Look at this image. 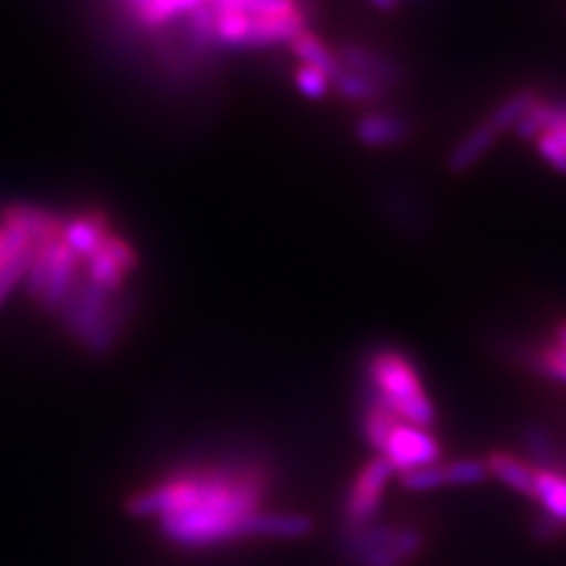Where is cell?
Returning a JSON list of instances; mask_svg holds the SVG:
<instances>
[{
	"mask_svg": "<svg viewBox=\"0 0 566 566\" xmlns=\"http://www.w3.org/2000/svg\"><path fill=\"white\" fill-rule=\"evenodd\" d=\"M274 482L260 455L232 453L187 463L128 499L133 517H154L158 534L182 551H206L241 538L293 541L312 534V520L264 507Z\"/></svg>",
	"mask_w": 566,
	"mask_h": 566,
	"instance_id": "cell-1",
	"label": "cell"
},
{
	"mask_svg": "<svg viewBox=\"0 0 566 566\" xmlns=\"http://www.w3.org/2000/svg\"><path fill=\"white\" fill-rule=\"evenodd\" d=\"M366 380L370 392L389 406L399 420L432 430L437 420L434 403L416 364L403 352L392 347L376 349L366 361Z\"/></svg>",
	"mask_w": 566,
	"mask_h": 566,
	"instance_id": "cell-2",
	"label": "cell"
},
{
	"mask_svg": "<svg viewBox=\"0 0 566 566\" xmlns=\"http://www.w3.org/2000/svg\"><path fill=\"white\" fill-rule=\"evenodd\" d=\"M422 547L420 528L387 522L340 528L338 538V551L347 566H409Z\"/></svg>",
	"mask_w": 566,
	"mask_h": 566,
	"instance_id": "cell-3",
	"label": "cell"
},
{
	"mask_svg": "<svg viewBox=\"0 0 566 566\" xmlns=\"http://www.w3.org/2000/svg\"><path fill=\"white\" fill-rule=\"evenodd\" d=\"M392 476H395V470L389 468V463L382 455L370 458L368 463H364L359 472L352 476V482L347 484V491L343 495L340 526L357 528V526L374 524Z\"/></svg>",
	"mask_w": 566,
	"mask_h": 566,
	"instance_id": "cell-4",
	"label": "cell"
},
{
	"mask_svg": "<svg viewBox=\"0 0 566 566\" xmlns=\"http://www.w3.org/2000/svg\"><path fill=\"white\" fill-rule=\"evenodd\" d=\"M395 474H409L422 468L437 465L441 458V447L432 430L418 428V424L399 420L392 432L387 434L380 453Z\"/></svg>",
	"mask_w": 566,
	"mask_h": 566,
	"instance_id": "cell-5",
	"label": "cell"
},
{
	"mask_svg": "<svg viewBox=\"0 0 566 566\" xmlns=\"http://www.w3.org/2000/svg\"><path fill=\"white\" fill-rule=\"evenodd\" d=\"M116 295L118 293L104 291L87 276H81L78 286L74 289V293L69 295V300L57 312L64 331L78 345H83L87 338H91V333L97 328L104 314L112 310V305L116 303Z\"/></svg>",
	"mask_w": 566,
	"mask_h": 566,
	"instance_id": "cell-6",
	"label": "cell"
},
{
	"mask_svg": "<svg viewBox=\"0 0 566 566\" xmlns=\"http://www.w3.org/2000/svg\"><path fill=\"white\" fill-rule=\"evenodd\" d=\"M489 480L484 460H453V463H437L399 476V484L406 491L428 493L449 486H476Z\"/></svg>",
	"mask_w": 566,
	"mask_h": 566,
	"instance_id": "cell-7",
	"label": "cell"
},
{
	"mask_svg": "<svg viewBox=\"0 0 566 566\" xmlns=\"http://www.w3.org/2000/svg\"><path fill=\"white\" fill-rule=\"evenodd\" d=\"M503 137V133L499 130L495 123L484 116L480 123H474V126L460 137L453 149L447 156V170L451 175H465L470 172L474 166H480L484 158L493 151V147L499 145Z\"/></svg>",
	"mask_w": 566,
	"mask_h": 566,
	"instance_id": "cell-8",
	"label": "cell"
},
{
	"mask_svg": "<svg viewBox=\"0 0 566 566\" xmlns=\"http://www.w3.org/2000/svg\"><path fill=\"white\" fill-rule=\"evenodd\" d=\"M3 251H0V305L6 303L10 293L27 279L31 260L35 255V243L22 232V229L3 224Z\"/></svg>",
	"mask_w": 566,
	"mask_h": 566,
	"instance_id": "cell-9",
	"label": "cell"
},
{
	"mask_svg": "<svg viewBox=\"0 0 566 566\" xmlns=\"http://www.w3.org/2000/svg\"><path fill=\"white\" fill-rule=\"evenodd\" d=\"M335 60H338L343 69L357 71V74L374 78L385 87H392L403 78V71L397 66V62L380 55L374 48H366L359 43H343L338 52H335Z\"/></svg>",
	"mask_w": 566,
	"mask_h": 566,
	"instance_id": "cell-10",
	"label": "cell"
},
{
	"mask_svg": "<svg viewBox=\"0 0 566 566\" xmlns=\"http://www.w3.org/2000/svg\"><path fill=\"white\" fill-rule=\"evenodd\" d=\"M357 139L368 149H392L411 137V123L397 114H366L354 126Z\"/></svg>",
	"mask_w": 566,
	"mask_h": 566,
	"instance_id": "cell-11",
	"label": "cell"
},
{
	"mask_svg": "<svg viewBox=\"0 0 566 566\" xmlns=\"http://www.w3.org/2000/svg\"><path fill=\"white\" fill-rule=\"evenodd\" d=\"M300 31H305V12L281 17H251L241 48H268L276 43H291Z\"/></svg>",
	"mask_w": 566,
	"mask_h": 566,
	"instance_id": "cell-12",
	"label": "cell"
},
{
	"mask_svg": "<svg viewBox=\"0 0 566 566\" xmlns=\"http://www.w3.org/2000/svg\"><path fill=\"white\" fill-rule=\"evenodd\" d=\"M106 234H109V222H106L102 212H87V216L64 222L62 243L81 260H85L97 251Z\"/></svg>",
	"mask_w": 566,
	"mask_h": 566,
	"instance_id": "cell-13",
	"label": "cell"
},
{
	"mask_svg": "<svg viewBox=\"0 0 566 566\" xmlns=\"http://www.w3.org/2000/svg\"><path fill=\"white\" fill-rule=\"evenodd\" d=\"M484 463H486L489 476H495V480L503 482L507 489L534 499V468H531L526 460L517 458L515 453H507L503 449H495L486 455Z\"/></svg>",
	"mask_w": 566,
	"mask_h": 566,
	"instance_id": "cell-14",
	"label": "cell"
},
{
	"mask_svg": "<svg viewBox=\"0 0 566 566\" xmlns=\"http://www.w3.org/2000/svg\"><path fill=\"white\" fill-rule=\"evenodd\" d=\"M3 224L22 229V232L33 241V243H43V241H57L62 239V229L64 220L52 216L48 210L41 208H27V206H14L3 216Z\"/></svg>",
	"mask_w": 566,
	"mask_h": 566,
	"instance_id": "cell-15",
	"label": "cell"
},
{
	"mask_svg": "<svg viewBox=\"0 0 566 566\" xmlns=\"http://www.w3.org/2000/svg\"><path fill=\"white\" fill-rule=\"evenodd\" d=\"M553 126H566V99H545L538 95L512 133L524 142H534L543 130Z\"/></svg>",
	"mask_w": 566,
	"mask_h": 566,
	"instance_id": "cell-16",
	"label": "cell"
},
{
	"mask_svg": "<svg viewBox=\"0 0 566 566\" xmlns=\"http://www.w3.org/2000/svg\"><path fill=\"white\" fill-rule=\"evenodd\" d=\"M534 499L545 515L566 524V474L557 468H534Z\"/></svg>",
	"mask_w": 566,
	"mask_h": 566,
	"instance_id": "cell-17",
	"label": "cell"
},
{
	"mask_svg": "<svg viewBox=\"0 0 566 566\" xmlns=\"http://www.w3.org/2000/svg\"><path fill=\"white\" fill-rule=\"evenodd\" d=\"M534 370L541 376L559 380L566 385V318H559L553 328V343L538 347L528 357Z\"/></svg>",
	"mask_w": 566,
	"mask_h": 566,
	"instance_id": "cell-18",
	"label": "cell"
},
{
	"mask_svg": "<svg viewBox=\"0 0 566 566\" xmlns=\"http://www.w3.org/2000/svg\"><path fill=\"white\" fill-rule=\"evenodd\" d=\"M289 45H291L293 55H295L300 62H305V66L318 69V71H322V74H326L331 81L340 74L343 66L338 64V60H335V52H331V50H328L322 41H318L314 33H310L307 29L300 31Z\"/></svg>",
	"mask_w": 566,
	"mask_h": 566,
	"instance_id": "cell-19",
	"label": "cell"
},
{
	"mask_svg": "<svg viewBox=\"0 0 566 566\" xmlns=\"http://www.w3.org/2000/svg\"><path fill=\"white\" fill-rule=\"evenodd\" d=\"M126 318H128V312L126 307H123V303H116L112 305V310L104 314L102 322L97 324V328L91 333V338H87L83 343V349L91 354V357H106V354H112L116 340L120 338V331L123 326H126Z\"/></svg>",
	"mask_w": 566,
	"mask_h": 566,
	"instance_id": "cell-20",
	"label": "cell"
},
{
	"mask_svg": "<svg viewBox=\"0 0 566 566\" xmlns=\"http://www.w3.org/2000/svg\"><path fill=\"white\" fill-rule=\"evenodd\" d=\"M126 3L133 8L137 20L145 24H164L172 17L189 14L210 0H126Z\"/></svg>",
	"mask_w": 566,
	"mask_h": 566,
	"instance_id": "cell-21",
	"label": "cell"
},
{
	"mask_svg": "<svg viewBox=\"0 0 566 566\" xmlns=\"http://www.w3.org/2000/svg\"><path fill=\"white\" fill-rule=\"evenodd\" d=\"M331 87L340 93L347 102L354 104H368V102H378L385 97L387 87L374 78H368L364 74H357V71H347L340 69V74L331 81Z\"/></svg>",
	"mask_w": 566,
	"mask_h": 566,
	"instance_id": "cell-22",
	"label": "cell"
},
{
	"mask_svg": "<svg viewBox=\"0 0 566 566\" xmlns=\"http://www.w3.org/2000/svg\"><path fill=\"white\" fill-rule=\"evenodd\" d=\"M83 270H85L87 279L97 283L99 289L109 291V293H118L120 286H123V281H126V272L118 268V262L109 253L102 251V245L97 248L93 255H87L83 260Z\"/></svg>",
	"mask_w": 566,
	"mask_h": 566,
	"instance_id": "cell-23",
	"label": "cell"
},
{
	"mask_svg": "<svg viewBox=\"0 0 566 566\" xmlns=\"http://www.w3.org/2000/svg\"><path fill=\"white\" fill-rule=\"evenodd\" d=\"M522 444L526 451V463L531 468H553L557 463V447L553 441V434L541 424H528L522 434Z\"/></svg>",
	"mask_w": 566,
	"mask_h": 566,
	"instance_id": "cell-24",
	"label": "cell"
},
{
	"mask_svg": "<svg viewBox=\"0 0 566 566\" xmlns=\"http://www.w3.org/2000/svg\"><path fill=\"white\" fill-rule=\"evenodd\" d=\"M534 147L541 156V161L559 172V175H566V147L559 142L557 135H553L551 130H543L536 139H534Z\"/></svg>",
	"mask_w": 566,
	"mask_h": 566,
	"instance_id": "cell-25",
	"label": "cell"
},
{
	"mask_svg": "<svg viewBox=\"0 0 566 566\" xmlns=\"http://www.w3.org/2000/svg\"><path fill=\"white\" fill-rule=\"evenodd\" d=\"M295 85H297V91L303 93L305 97L322 99L331 91V78L326 74H322V71H318V69L303 64V66L295 71Z\"/></svg>",
	"mask_w": 566,
	"mask_h": 566,
	"instance_id": "cell-26",
	"label": "cell"
},
{
	"mask_svg": "<svg viewBox=\"0 0 566 566\" xmlns=\"http://www.w3.org/2000/svg\"><path fill=\"white\" fill-rule=\"evenodd\" d=\"M564 526L566 524L557 522L555 517L545 515V512H543V515H538L534 520V524H531V534H534V538H538L541 543H547V541L559 538L564 534Z\"/></svg>",
	"mask_w": 566,
	"mask_h": 566,
	"instance_id": "cell-27",
	"label": "cell"
},
{
	"mask_svg": "<svg viewBox=\"0 0 566 566\" xmlns=\"http://www.w3.org/2000/svg\"><path fill=\"white\" fill-rule=\"evenodd\" d=\"M378 10H385V12H392L397 8V0H370Z\"/></svg>",
	"mask_w": 566,
	"mask_h": 566,
	"instance_id": "cell-28",
	"label": "cell"
},
{
	"mask_svg": "<svg viewBox=\"0 0 566 566\" xmlns=\"http://www.w3.org/2000/svg\"><path fill=\"white\" fill-rule=\"evenodd\" d=\"M547 130H551L553 135H557L562 145L566 147V126H553V128H547Z\"/></svg>",
	"mask_w": 566,
	"mask_h": 566,
	"instance_id": "cell-29",
	"label": "cell"
},
{
	"mask_svg": "<svg viewBox=\"0 0 566 566\" xmlns=\"http://www.w3.org/2000/svg\"><path fill=\"white\" fill-rule=\"evenodd\" d=\"M0 251H3V229H0Z\"/></svg>",
	"mask_w": 566,
	"mask_h": 566,
	"instance_id": "cell-30",
	"label": "cell"
}]
</instances>
